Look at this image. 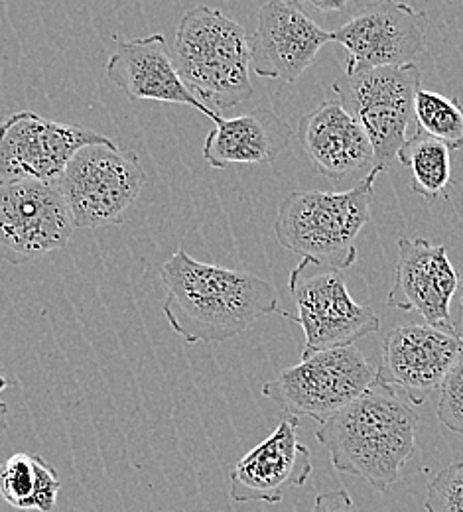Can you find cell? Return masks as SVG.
<instances>
[{
  "label": "cell",
  "instance_id": "17",
  "mask_svg": "<svg viewBox=\"0 0 463 512\" xmlns=\"http://www.w3.org/2000/svg\"><path fill=\"white\" fill-rule=\"evenodd\" d=\"M298 136L312 166L331 182L375 168V150L363 127L337 101H322L300 117Z\"/></svg>",
  "mask_w": 463,
  "mask_h": 512
},
{
  "label": "cell",
  "instance_id": "7",
  "mask_svg": "<svg viewBox=\"0 0 463 512\" xmlns=\"http://www.w3.org/2000/svg\"><path fill=\"white\" fill-rule=\"evenodd\" d=\"M422 89L416 64L379 67L333 81L335 99L367 132L375 150V168L385 172L408 140L414 101Z\"/></svg>",
  "mask_w": 463,
  "mask_h": 512
},
{
  "label": "cell",
  "instance_id": "20",
  "mask_svg": "<svg viewBox=\"0 0 463 512\" xmlns=\"http://www.w3.org/2000/svg\"><path fill=\"white\" fill-rule=\"evenodd\" d=\"M398 162L412 172V190L428 201L452 190V158L446 144L418 130L400 148Z\"/></svg>",
  "mask_w": 463,
  "mask_h": 512
},
{
  "label": "cell",
  "instance_id": "2",
  "mask_svg": "<svg viewBox=\"0 0 463 512\" xmlns=\"http://www.w3.org/2000/svg\"><path fill=\"white\" fill-rule=\"evenodd\" d=\"M418 412L389 384H373L357 400L333 414L316 432L339 473L365 479L387 493L416 451Z\"/></svg>",
  "mask_w": 463,
  "mask_h": 512
},
{
  "label": "cell",
  "instance_id": "5",
  "mask_svg": "<svg viewBox=\"0 0 463 512\" xmlns=\"http://www.w3.org/2000/svg\"><path fill=\"white\" fill-rule=\"evenodd\" d=\"M146 184L136 152L113 140L81 148L58 182L75 229H101L123 223Z\"/></svg>",
  "mask_w": 463,
  "mask_h": 512
},
{
  "label": "cell",
  "instance_id": "28",
  "mask_svg": "<svg viewBox=\"0 0 463 512\" xmlns=\"http://www.w3.org/2000/svg\"><path fill=\"white\" fill-rule=\"evenodd\" d=\"M0 298H2V292H0Z\"/></svg>",
  "mask_w": 463,
  "mask_h": 512
},
{
  "label": "cell",
  "instance_id": "18",
  "mask_svg": "<svg viewBox=\"0 0 463 512\" xmlns=\"http://www.w3.org/2000/svg\"><path fill=\"white\" fill-rule=\"evenodd\" d=\"M294 132L274 111L259 107L235 119H219L203 142V158L215 168L270 164L290 144Z\"/></svg>",
  "mask_w": 463,
  "mask_h": 512
},
{
  "label": "cell",
  "instance_id": "21",
  "mask_svg": "<svg viewBox=\"0 0 463 512\" xmlns=\"http://www.w3.org/2000/svg\"><path fill=\"white\" fill-rule=\"evenodd\" d=\"M414 121L418 130L440 140L448 150L463 148V107L448 95L420 89L414 101Z\"/></svg>",
  "mask_w": 463,
  "mask_h": 512
},
{
  "label": "cell",
  "instance_id": "8",
  "mask_svg": "<svg viewBox=\"0 0 463 512\" xmlns=\"http://www.w3.org/2000/svg\"><path fill=\"white\" fill-rule=\"evenodd\" d=\"M288 290L296 316L288 312L280 316L302 327L306 335L302 355L353 347L355 341L381 329L375 310L353 300L341 270L302 258L290 272Z\"/></svg>",
  "mask_w": 463,
  "mask_h": 512
},
{
  "label": "cell",
  "instance_id": "27",
  "mask_svg": "<svg viewBox=\"0 0 463 512\" xmlns=\"http://www.w3.org/2000/svg\"><path fill=\"white\" fill-rule=\"evenodd\" d=\"M456 333H458V337L463 341V296L462 302H460V321H458V325H456Z\"/></svg>",
  "mask_w": 463,
  "mask_h": 512
},
{
  "label": "cell",
  "instance_id": "3",
  "mask_svg": "<svg viewBox=\"0 0 463 512\" xmlns=\"http://www.w3.org/2000/svg\"><path fill=\"white\" fill-rule=\"evenodd\" d=\"M172 60L184 85L213 113L233 109L255 93L251 36L217 8L199 4L180 18Z\"/></svg>",
  "mask_w": 463,
  "mask_h": 512
},
{
  "label": "cell",
  "instance_id": "11",
  "mask_svg": "<svg viewBox=\"0 0 463 512\" xmlns=\"http://www.w3.org/2000/svg\"><path fill=\"white\" fill-rule=\"evenodd\" d=\"M75 225L58 186H0V260L22 266L66 249Z\"/></svg>",
  "mask_w": 463,
  "mask_h": 512
},
{
  "label": "cell",
  "instance_id": "9",
  "mask_svg": "<svg viewBox=\"0 0 463 512\" xmlns=\"http://www.w3.org/2000/svg\"><path fill=\"white\" fill-rule=\"evenodd\" d=\"M111 138L83 127L18 111L0 123V186L42 182L58 186L69 160L85 146Z\"/></svg>",
  "mask_w": 463,
  "mask_h": 512
},
{
  "label": "cell",
  "instance_id": "16",
  "mask_svg": "<svg viewBox=\"0 0 463 512\" xmlns=\"http://www.w3.org/2000/svg\"><path fill=\"white\" fill-rule=\"evenodd\" d=\"M107 77L133 101L188 105L211 119L213 125L221 119V113L205 107L184 85L162 34L121 42L107 62Z\"/></svg>",
  "mask_w": 463,
  "mask_h": 512
},
{
  "label": "cell",
  "instance_id": "13",
  "mask_svg": "<svg viewBox=\"0 0 463 512\" xmlns=\"http://www.w3.org/2000/svg\"><path fill=\"white\" fill-rule=\"evenodd\" d=\"M330 42L331 32L314 22L306 4L270 0L251 36V67L259 77L296 83Z\"/></svg>",
  "mask_w": 463,
  "mask_h": 512
},
{
  "label": "cell",
  "instance_id": "6",
  "mask_svg": "<svg viewBox=\"0 0 463 512\" xmlns=\"http://www.w3.org/2000/svg\"><path fill=\"white\" fill-rule=\"evenodd\" d=\"M377 383V369L357 347L302 355V361L263 386L282 414L326 424L333 414Z\"/></svg>",
  "mask_w": 463,
  "mask_h": 512
},
{
  "label": "cell",
  "instance_id": "1",
  "mask_svg": "<svg viewBox=\"0 0 463 512\" xmlns=\"http://www.w3.org/2000/svg\"><path fill=\"white\" fill-rule=\"evenodd\" d=\"M164 318L188 343L215 345L255 321L282 314L274 288L257 274L199 262L182 247L160 268Z\"/></svg>",
  "mask_w": 463,
  "mask_h": 512
},
{
  "label": "cell",
  "instance_id": "4",
  "mask_svg": "<svg viewBox=\"0 0 463 512\" xmlns=\"http://www.w3.org/2000/svg\"><path fill=\"white\" fill-rule=\"evenodd\" d=\"M379 174L373 168L347 192L290 193L274 219L278 245L341 272L351 268L357 260L355 241L371 221Z\"/></svg>",
  "mask_w": 463,
  "mask_h": 512
},
{
  "label": "cell",
  "instance_id": "19",
  "mask_svg": "<svg viewBox=\"0 0 463 512\" xmlns=\"http://www.w3.org/2000/svg\"><path fill=\"white\" fill-rule=\"evenodd\" d=\"M62 491L58 471L36 453L0 461V512H54Z\"/></svg>",
  "mask_w": 463,
  "mask_h": 512
},
{
  "label": "cell",
  "instance_id": "22",
  "mask_svg": "<svg viewBox=\"0 0 463 512\" xmlns=\"http://www.w3.org/2000/svg\"><path fill=\"white\" fill-rule=\"evenodd\" d=\"M424 509L426 512H463V461L448 465L428 483Z\"/></svg>",
  "mask_w": 463,
  "mask_h": 512
},
{
  "label": "cell",
  "instance_id": "23",
  "mask_svg": "<svg viewBox=\"0 0 463 512\" xmlns=\"http://www.w3.org/2000/svg\"><path fill=\"white\" fill-rule=\"evenodd\" d=\"M436 416L450 432L463 436V355L440 388Z\"/></svg>",
  "mask_w": 463,
  "mask_h": 512
},
{
  "label": "cell",
  "instance_id": "10",
  "mask_svg": "<svg viewBox=\"0 0 463 512\" xmlns=\"http://www.w3.org/2000/svg\"><path fill=\"white\" fill-rule=\"evenodd\" d=\"M428 24V14L406 2H369L331 32V42L345 48V75H357L412 64L426 48Z\"/></svg>",
  "mask_w": 463,
  "mask_h": 512
},
{
  "label": "cell",
  "instance_id": "25",
  "mask_svg": "<svg viewBox=\"0 0 463 512\" xmlns=\"http://www.w3.org/2000/svg\"><path fill=\"white\" fill-rule=\"evenodd\" d=\"M8 379H6V375H4V371H2V365H0V394L8 388ZM6 414H8V406L4 404V402H0V438H2V434H4V430H6Z\"/></svg>",
  "mask_w": 463,
  "mask_h": 512
},
{
  "label": "cell",
  "instance_id": "26",
  "mask_svg": "<svg viewBox=\"0 0 463 512\" xmlns=\"http://www.w3.org/2000/svg\"><path fill=\"white\" fill-rule=\"evenodd\" d=\"M308 6H312V8H316V10H331V12H337V10H343V8L347 6V2H345V0H335V2H326V0L316 2V0H312V2H308Z\"/></svg>",
  "mask_w": 463,
  "mask_h": 512
},
{
  "label": "cell",
  "instance_id": "24",
  "mask_svg": "<svg viewBox=\"0 0 463 512\" xmlns=\"http://www.w3.org/2000/svg\"><path fill=\"white\" fill-rule=\"evenodd\" d=\"M312 512H357V509H355L349 493L343 489H337V491L320 493L316 497Z\"/></svg>",
  "mask_w": 463,
  "mask_h": 512
},
{
  "label": "cell",
  "instance_id": "14",
  "mask_svg": "<svg viewBox=\"0 0 463 512\" xmlns=\"http://www.w3.org/2000/svg\"><path fill=\"white\" fill-rule=\"evenodd\" d=\"M300 418L282 414L276 430L243 455L229 473L235 503L278 505L286 491L302 487L312 473V451L298 440Z\"/></svg>",
  "mask_w": 463,
  "mask_h": 512
},
{
  "label": "cell",
  "instance_id": "12",
  "mask_svg": "<svg viewBox=\"0 0 463 512\" xmlns=\"http://www.w3.org/2000/svg\"><path fill=\"white\" fill-rule=\"evenodd\" d=\"M462 355L463 341L456 331L426 323L400 325L383 339L377 379L400 388L412 404L420 406L432 390L442 388Z\"/></svg>",
  "mask_w": 463,
  "mask_h": 512
},
{
  "label": "cell",
  "instance_id": "15",
  "mask_svg": "<svg viewBox=\"0 0 463 512\" xmlns=\"http://www.w3.org/2000/svg\"><path fill=\"white\" fill-rule=\"evenodd\" d=\"M395 282L387 306L402 312H418L426 325L456 331L450 306L460 286V276L448 249L416 237H400Z\"/></svg>",
  "mask_w": 463,
  "mask_h": 512
}]
</instances>
